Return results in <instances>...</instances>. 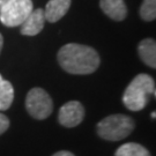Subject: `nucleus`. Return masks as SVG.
Instances as JSON below:
<instances>
[{
	"instance_id": "f3484780",
	"label": "nucleus",
	"mask_w": 156,
	"mask_h": 156,
	"mask_svg": "<svg viewBox=\"0 0 156 156\" xmlns=\"http://www.w3.org/2000/svg\"><path fill=\"white\" fill-rule=\"evenodd\" d=\"M2 45H4V37H2V35L0 34V53H1V49H2Z\"/></svg>"
},
{
	"instance_id": "20e7f679",
	"label": "nucleus",
	"mask_w": 156,
	"mask_h": 156,
	"mask_svg": "<svg viewBox=\"0 0 156 156\" xmlns=\"http://www.w3.org/2000/svg\"><path fill=\"white\" fill-rule=\"evenodd\" d=\"M26 109L35 119L43 120L50 116L53 111V102L50 95L43 88H33L29 90L26 97Z\"/></svg>"
},
{
	"instance_id": "ddd939ff",
	"label": "nucleus",
	"mask_w": 156,
	"mask_h": 156,
	"mask_svg": "<svg viewBox=\"0 0 156 156\" xmlns=\"http://www.w3.org/2000/svg\"><path fill=\"white\" fill-rule=\"evenodd\" d=\"M140 16L145 21H153L156 17V0H144L140 7Z\"/></svg>"
},
{
	"instance_id": "2eb2a0df",
	"label": "nucleus",
	"mask_w": 156,
	"mask_h": 156,
	"mask_svg": "<svg viewBox=\"0 0 156 156\" xmlns=\"http://www.w3.org/2000/svg\"><path fill=\"white\" fill-rule=\"evenodd\" d=\"M52 156H74V154H72L71 151H57L56 154H53Z\"/></svg>"
},
{
	"instance_id": "f257e3e1",
	"label": "nucleus",
	"mask_w": 156,
	"mask_h": 156,
	"mask_svg": "<svg viewBox=\"0 0 156 156\" xmlns=\"http://www.w3.org/2000/svg\"><path fill=\"white\" fill-rule=\"evenodd\" d=\"M58 62L64 71L75 75L94 73L100 66V56L95 49L88 45L69 43L58 52Z\"/></svg>"
},
{
	"instance_id": "f03ea898",
	"label": "nucleus",
	"mask_w": 156,
	"mask_h": 156,
	"mask_svg": "<svg viewBox=\"0 0 156 156\" xmlns=\"http://www.w3.org/2000/svg\"><path fill=\"white\" fill-rule=\"evenodd\" d=\"M151 95H155V81L151 75L142 73L127 86L123 95V103L131 111H140L145 109Z\"/></svg>"
},
{
	"instance_id": "6e6552de",
	"label": "nucleus",
	"mask_w": 156,
	"mask_h": 156,
	"mask_svg": "<svg viewBox=\"0 0 156 156\" xmlns=\"http://www.w3.org/2000/svg\"><path fill=\"white\" fill-rule=\"evenodd\" d=\"M71 7V0H49L44 11L45 20L51 23L59 21L65 16Z\"/></svg>"
},
{
	"instance_id": "dca6fc26",
	"label": "nucleus",
	"mask_w": 156,
	"mask_h": 156,
	"mask_svg": "<svg viewBox=\"0 0 156 156\" xmlns=\"http://www.w3.org/2000/svg\"><path fill=\"white\" fill-rule=\"evenodd\" d=\"M9 1H11V0H0V9H1L5 5H7Z\"/></svg>"
},
{
	"instance_id": "f8f14e48",
	"label": "nucleus",
	"mask_w": 156,
	"mask_h": 156,
	"mask_svg": "<svg viewBox=\"0 0 156 156\" xmlns=\"http://www.w3.org/2000/svg\"><path fill=\"white\" fill-rule=\"evenodd\" d=\"M115 156H151V154L144 146L135 142H127L118 148Z\"/></svg>"
},
{
	"instance_id": "39448f33",
	"label": "nucleus",
	"mask_w": 156,
	"mask_h": 156,
	"mask_svg": "<svg viewBox=\"0 0 156 156\" xmlns=\"http://www.w3.org/2000/svg\"><path fill=\"white\" fill-rule=\"evenodd\" d=\"M31 0H11L0 9V21L6 27H17L33 12Z\"/></svg>"
},
{
	"instance_id": "4468645a",
	"label": "nucleus",
	"mask_w": 156,
	"mask_h": 156,
	"mask_svg": "<svg viewBox=\"0 0 156 156\" xmlns=\"http://www.w3.org/2000/svg\"><path fill=\"white\" fill-rule=\"evenodd\" d=\"M9 127V119L4 113H0V135L4 134Z\"/></svg>"
},
{
	"instance_id": "9b49d317",
	"label": "nucleus",
	"mask_w": 156,
	"mask_h": 156,
	"mask_svg": "<svg viewBox=\"0 0 156 156\" xmlns=\"http://www.w3.org/2000/svg\"><path fill=\"white\" fill-rule=\"evenodd\" d=\"M14 100V88L9 81L2 78L0 74V111L9 109Z\"/></svg>"
},
{
	"instance_id": "0eeeda50",
	"label": "nucleus",
	"mask_w": 156,
	"mask_h": 156,
	"mask_svg": "<svg viewBox=\"0 0 156 156\" xmlns=\"http://www.w3.org/2000/svg\"><path fill=\"white\" fill-rule=\"evenodd\" d=\"M45 16L43 9H33L21 24V34L26 36H35L42 31L44 27Z\"/></svg>"
},
{
	"instance_id": "1a4fd4ad",
	"label": "nucleus",
	"mask_w": 156,
	"mask_h": 156,
	"mask_svg": "<svg viewBox=\"0 0 156 156\" xmlns=\"http://www.w3.org/2000/svg\"><path fill=\"white\" fill-rule=\"evenodd\" d=\"M100 6L104 14L115 21H123L127 15L124 0H101Z\"/></svg>"
},
{
	"instance_id": "9d476101",
	"label": "nucleus",
	"mask_w": 156,
	"mask_h": 156,
	"mask_svg": "<svg viewBox=\"0 0 156 156\" xmlns=\"http://www.w3.org/2000/svg\"><path fill=\"white\" fill-rule=\"evenodd\" d=\"M139 57L147 66L156 67V43L153 38L142 39L138 46Z\"/></svg>"
},
{
	"instance_id": "7ed1b4c3",
	"label": "nucleus",
	"mask_w": 156,
	"mask_h": 156,
	"mask_svg": "<svg viewBox=\"0 0 156 156\" xmlns=\"http://www.w3.org/2000/svg\"><path fill=\"white\" fill-rule=\"evenodd\" d=\"M134 129V122L126 115H111L97 124V134L108 141H119L127 138Z\"/></svg>"
},
{
	"instance_id": "423d86ee",
	"label": "nucleus",
	"mask_w": 156,
	"mask_h": 156,
	"mask_svg": "<svg viewBox=\"0 0 156 156\" xmlns=\"http://www.w3.org/2000/svg\"><path fill=\"white\" fill-rule=\"evenodd\" d=\"M84 118V108L79 101H69L60 108L58 122L65 127H75L82 123Z\"/></svg>"
}]
</instances>
